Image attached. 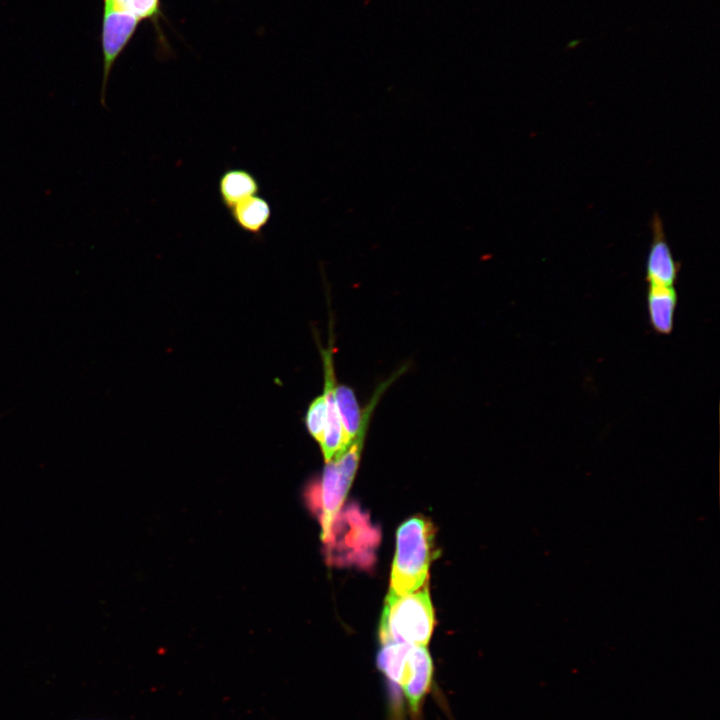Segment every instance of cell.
Returning a JSON list of instances; mask_svg holds the SVG:
<instances>
[{"instance_id": "cell-1", "label": "cell", "mask_w": 720, "mask_h": 720, "mask_svg": "<svg viewBox=\"0 0 720 720\" xmlns=\"http://www.w3.org/2000/svg\"><path fill=\"white\" fill-rule=\"evenodd\" d=\"M376 668L388 691L390 720H404V704L410 720H422L424 702L434 682V665L427 647L382 644Z\"/></svg>"}, {"instance_id": "cell-2", "label": "cell", "mask_w": 720, "mask_h": 720, "mask_svg": "<svg viewBox=\"0 0 720 720\" xmlns=\"http://www.w3.org/2000/svg\"><path fill=\"white\" fill-rule=\"evenodd\" d=\"M435 553L434 531L429 521L412 517L402 523L396 533L389 591L406 595L421 589Z\"/></svg>"}, {"instance_id": "cell-3", "label": "cell", "mask_w": 720, "mask_h": 720, "mask_svg": "<svg viewBox=\"0 0 720 720\" xmlns=\"http://www.w3.org/2000/svg\"><path fill=\"white\" fill-rule=\"evenodd\" d=\"M434 629L428 588L406 595L389 591L379 625L381 644L406 643L427 647Z\"/></svg>"}, {"instance_id": "cell-4", "label": "cell", "mask_w": 720, "mask_h": 720, "mask_svg": "<svg viewBox=\"0 0 720 720\" xmlns=\"http://www.w3.org/2000/svg\"><path fill=\"white\" fill-rule=\"evenodd\" d=\"M369 421L368 418H364L358 434L346 450L338 457L326 462L322 481L317 490H312V504L319 512L324 541L330 534L333 521L339 513L358 468Z\"/></svg>"}, {"instance_id": "cell-5", "label": "cell", "mask_w": 720, "mask_h": 720, "mask_svg": "<svg viewBox=\"0 0 720 720\" xmlns=\"http://www.w3.org/2000/svg\"><path fill=\"white\" fill-rule=\"evenodd\" d=\"M327 538L330 546L344 549L342 561H354L369 565L373 561L374 548L378 544L379 533L370 525L367 515L356 507L348 508L344 513L337 514Z\"/></svg>"}, {"instance_id": "cell-6", "label": "cell", "mask_w": 720, "mask_h": 720, "mask_svg": "<svg viewBox=\"0 0 720 720\" xmlns=\"http://www.w3.org/2000/svg\"><path fill=\"white\" fill-rule=\"evenodd\" d=\"M140 20L109 5L103 7L101 47L103 77L100 104L106 106V89L113 66L133 37Z\"/></svg>"}, {"instance_id": "cell-7", "label": "cell", "mask_w": 720, "mask_h": 720, "mask_svg": "<svg viewBox=\"0 0 720 720\" xmlns=\"http://www.w3.org/2000/svg\"><path fill=\"white\" fill-rule=\"evenodd\" d=\"M329 344L330 345L327 349L321 348L324 367L323 396L326 403V423L322 440L319 444L326 462L338 457L349 446L344 435L336 406V380L333 364V349L331 342Z\"/></svg>"}, {"instance_id": "cell-8", "label": "cell", "mask_w": 720, "mask_h": 720, "mask_svg": "<svg viewBox=\"0 0 720 720\" xmlns=\"http://www.w3.org/2000/svg\"><path fill=\"white\" fill-rule=\"evenodd\" d=\"M651 227L653 238L646 259L645 279L648 285L673 287L681 265L673 257L658 215L653 216Z\"/></svg>"}, {"instance_id": "cell-9", "label": "cell", "mask_w": 720, "mask_h": 720, "mask_svg": "<svg viewBox=\"0 0 720 720\" xmlns=\"http://www.w3.org/2000/svg\"><path fill=\"white\" fill-rule=\"evenodd\" d=\"M647 312L651 327L661 335H669L674 328L678 294L675 287L647 286Z\"/></svg>"}, {"instance_id": "cell-10", "label": "cell", "mask_w": 720, "mask_h": 720, "mask_svg": "<svg viewBox=\"0 0 720 720\" xmlns=\"http://www.w3.org/2000/svg\"><path fill=\"white\" fill-rule=\"evenodd\" d=\"M260 189L257 177L244 168H229L218 180L219 198L228 211L241 201L258 195Z\"/></svg>"}, {"instance_id": "cell-11", "label": "cell", "mask_w": 720, "mask_h": 720, "mask_svg": "<svg viewBox=\"0 0 720 720\" xmlns=\"http://www.w3.org/2000/svg\"><path fill=\"white\" fill-rule=\"evenodd\" d=\"M229 212L231 219L240 230L257 238L262 236L272 217L269 201L260 195L241 201Z\"/></svg>"}, {"instance_id": "cell-12", "label": "cell", "mask_w": 720, "mask_h": 720, "mask_svg": "<svg viewBox=\"0 0 720 720\" xmlns=\"http://www.w3.org/2000/svg\"><path fill=\"white\" fill-rule=\"evenodd\" d=\"M335 400L344 435L350 445L361 427L362 412L353 389L347 385L335 387Z\"/></svg>"}, {"instance_id": "cell-13", "label": "cell", "mask_w": 720, "mask_h": 720, "mask_svg": "<svg viewBox=\"0 0 720 720\" xmlns=\"http://www.w3.org/2000/svg\"><path fill=\"white\" fill-rule=\"evenodd\" d=\"M114 7L142 20L157 21L161 17V0H103Z\"/></svg>"}, {"instance_id": "cell-14", "label": "cell", "mask_w": 720, "mask_h": 720, "mask_svg": "<svg viewBox=\"0 0 720 720\" xmlns=\"http://www.w3.org/2000/svg\"><path fill=\"white\" fill-rule=\"evenodd\" d=\"M326 423V403L323 395L316 397L309 405L305 424L310 435L319 443L322 440Z\"/></svg>"}]
</instances>
